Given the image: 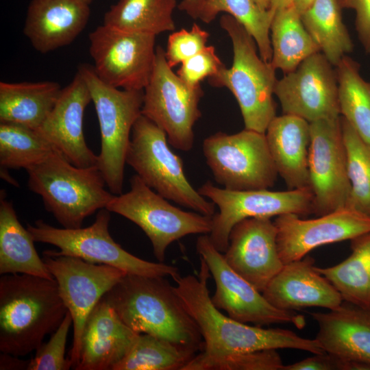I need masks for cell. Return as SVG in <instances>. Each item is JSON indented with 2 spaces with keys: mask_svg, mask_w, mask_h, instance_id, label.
I'll return each instance as SVG.
<instances>
[{
  "mask_svg": "<svg viewBox=\"0 0 370 370\" xmlns=\"http://www.w3.org/2000/svg\"><path fill=\"white\" fill-rule=\"evenodd\" d=\"M197 277L173 280L174 288L184 308L196 322L204 340L205 356H222L263 349H295L314 354L325 353L319 342L305 338L288 330L251 326L225 316L213 304L208 288L210 273L200 258Z\"/></svg>",
  "mask_w": 370,
  "mask_h": 370,
  "instance_id": "6da1fadb",
  "label": "cell"
},
{
  "mask_svg": "<svg viewBox=\"0 0 370 370\" xmlns=\"http://www.w3.org/2000/svg\"><path fill=\"white\" fill-rule=\"evenodd\" d=\"M340 114L370 146V82L360 73V64L347 55L335 66Z\"/></svg>",
  "mask_w": 370,
  "mask_h": 370,
  "instance_id": "4dcf8cb0",
  "label": "cell"
},
{
  "mask_svg": "<svg viewBox=\"0 0 370 370\" xmlns=\"http://www.w3.org/2000/svg\"><path fill=\"white\" fill-rule=\"evenodd\" d=\"M53 149L36 130L12 123H0L1 169L27 171L45 159Z\"/></svg>",
  "mask_w": 370,
  "mask_h": 370,
  "instance_id": "e575fe53",
  "label": "cell"
},
{
  "mask_svg": "<svg viewBox=\"0 0 370 370\" xmlns=\"http://www.w3.org/2000/svg\"><path fill=\"white\" fill-rule=\"evenodd\" d=\"M72 317L66 312L63 321L51 334L47 343H42L29 360L27 370H68L72 368L69 358H65V349Z\"/></svg>",
  "mask_w": 370,
  "mask_h": 370,
  "instance_id": "74e56055",
  "label": "cell"
},
{
  "mask_svg": "<svg viewBox=\"0 0 370 370\" xmlns=\"http://www.w3.org/2000/svg\"><path fill=\"white\" fill-rule=\"evenodd\" d=\"M309 256L284 264L262 292L264 298L282 310L339 306L343 299L337 289L314 266Z\"/></svg>",
  "mask_w": 370,
  "mask_h": 370,
  "instance_id": "44dd1931",
  "label": "cell"
},
{
  "mask_svg": "<svg viewBox=\"0 0 370 370\" xmlns=\"http://www.w3.org/2000/svg\"><path fill=\"white\" fill-rule=\"evenodd\" d=\"M143 91L142 114L165 132L172 147L190 151L194 143L193 127L201 116V86L191 87L182 81L168 64L165 51L158 46L153 69Z\"/></svg>",
  "mask_w": 370,
  "mask_h": 370,
  "instance_id": "8fae6325",
  "label": "cell"
},
{
  "mask_svg": "<svg viewBox=\"0 0 370 370\" xmlns=\"http://www.w3.org/2000/svg\"><path fill=\"white\" fill-rule=\"evenodd\" d=\"M29 189L64 228L82 227L84 220L106 208L114 197L97 166L78 167L53 149L27 170Z\"/></svg>",
  "mask_w": 370,
  "mask_h": 370,
  "instance_id": "277c9868",
  "label": "cell"
},
{
  "mask_svg": "<svg viewBox=\"0 0 370 370\" xmlns=\"http://www.w3.org/2000/svg\"><path fill=\"white\" fill-rule=\"evenodd\" d=\"M177 75L191 87L200 86L206 77L215 75L225 66L213 46H206L201 51L182 62Z\"/></svg>",
  "mask_w": 370,
  "mask_h": 370,
  "instance_id": "ab89813d",
  "label": "cell"
},
{
  "mask_svg": "<svg viewBox=\"0 0 370 370\" xmlns=\"http://www.w3.org/2000/svg\"><path fill=\"white\" fill-rule=\"evenodd\" d=\"M110 212L106 208L98 210L94 223L86 227L58 228L42 220L27 229L35 242L51 244L60 250H45L57 256H70L97 264L109 265L127 274L144 276H170L180 275L179 269L163 262H152L140 258L125 250L110 234L108 227Z\"/></svg>",
  "mask_w": 370,
  "mask_h": 370,
  "instance_id": "ba28073f",
  "label": "cell"
},
{
  "mask_svg": "<svg viewBox=\"0 0 370 370\" xmlns=\"http://www.w3.org/2000/svg\"><path fill=\"white\" fill-rule=\"evenodd\" d=\"M221 12L227 13L244 27L254 39L260 58L271 62L270 28L275 11L261 8L255 0H205L198 18L209 23Z\"/></svg>",
  "mask_w": 370,
  "mask_h": 370,
  "instance_id": "d6a6232c",
  "label": "cell"
},
{
  "mask_svg": "<svg viewBox=\"0 0 370 370\" xmlns=\"http://www.w3.org/2000/svg\"><path fill=\"white\" fill-rule=\"evenodd\" d=\"M277 349H263L222 356L196 354L182 370H283Z\"/></svg>",
  "mask_w": 370,
  "mask_h": 370,
  "instance_id": "8d00e7d4",
  "label": "cell"
},
{
  "mask_svg": "<svg viewBox=\"0 0 370 370\" xmlns=\"http://www.w3.org/2000/svg\"><path fill=\"white\" fill-rule=\"evenodd\" d=\"M89 5L85 0H32L23 33L41 53L65 47L86 27Z\"/></svg>",
  "mask_w": 370,
  "mask_h": 370,
  "instance_id": "603a6c76",
  "label": "cell"
},
{
  "mask_svg": "<svg viewBox=\"0 0 370 370\" xmlns=\"http://www.w3.org/2000/svg\"><path fill=\"white\" fill-rule=\"evenodd\" d=\"M196 249L214 280L216 288L211 299L219 310L238 321L258 326L273 323H293L297 328L304 325L303 316L276 308L261 292L236 273L207 234L198 237Z\"/></svg>",
  "mask_w": 370,
  "mask_h": 370,
  "instance_id": "9a60e30c",
  "label": "cell"
},
{
  "mask_svg": "<svg viewBox=\"0 0 370 370\" xmlns=\"http://www.w3.org/2000/svg\"><path fill=\"white\" fill-rule=\"evenodd\" d=\"M138 334L101 298L86 321L79 358L74 369L112 370L128 353Z\"/></svg>",
  "mask_w": 370,
  "mask_h": 370,
  "instance_id": "7402d4cb",
  "label": "cell"
},
{
  "mask_svg": "<svg viewBox=\"0 0 370 370\" xmlns=\"http://www.w3.org/2000/svg\"><path fill=\"white\" fill-rule=\"evenodd\" d=\"M196 354L169 341L139 334L128 353L112 370H182Z\"/></svg>",
  "mask_w": 370,
  "mask_h": 370,
  "instance_id": "836d02e7",
  "label": "cell"
},
{
  "mask_svg": "<svg viewBox=\"0 0 370 370\" xmlns=\"http://www.w3.org/2000/svg\"><path fill=\"white\" fill-rule=\"evenodd\" d=\"M342 8L355 12V28L365 51L370 54V0H338Z\"/></svg>",
  "mask_w": 370,
  "mask_h": 370,
  "instance_id": "b9f144b4",
  "label": "cell"
},
{
  "mask_svg": "<svg viewBox=\"0 0 370 370\" xmlns=\"http://www.w3.org/2000/svg\"><path fill=\"white\" fill-rule=\"evenodd\" d=\"M88 4H90L92 0H85Z\"/></svg>",
  "mask_w": 370,
  "mask_h": 370,
  "instance_id": "c3c4849f",
  "label": "cell"
},
{
  "mask_svg": "<svg viewBox=\"0 0 370 370\" xmlns=\"http://www.w3.org/2000/svg\"><path fill=\"white\" fill-rule=\"evenodd\" d=\"M314 1V0H293V4L301 14L311 5Z\"/></svg>",
  "mask_w": 370,
  "mask_h": 370,
  "instance_id": "f6af8a7d",
  "label": "cell"
},
{
  "mask_svg": "<svg viewBox=\"0 0 370 370\" xmlns=\"http://www.w3.org/2000/svg\"><path fill=\"white\" fill-rule=\"evenodd\" d=\"M42 254V258L56 280L60 297L72 317L73 337L69 358L74 369L79 358L82 332L88 315L102 297L127 273L77 257L53 255L46 251Z\"/></svg>",
  "mask_w": 370,
  "mask_h": 370,
  "instance_id": "5bb4252c",
  "label": "cell"
},
{
  "mask_svg": "<svg viewBox=\"0 0 370 370\" xmlns=\"http://www.w3.org/2000/svg\"><path fill=\"white\" fill-rule=\"evenodd\" d=\"M315 339L327 353L370 365V309L343 301L328 312H312Z\"/></svg>",
  "mask_w": 370,
  "mask_h": 370,
  "instance_id": "cb8c5ba5",
  "label": "cell"
},
{
  "mask_svg": "<svg viewBox=\"0 0 370 370\" xmlns=\"http://www.w3.org/2000/svg\"><path fill=\"white\" fill-rule=\"evenodd\" d=\"M270 34L271 63L284 74L296 69L309 56L321 52L304 27L294 4L275 10Z\"/></svg>",
  "mask_w": 370,
  "mask_h": 370,
  "instance_id": "83f0119b",
  "label": "cell"
},
{
  "mask_svg": "<svg viewBox=\"0 0 370 370\" xmlns=\"http://www.w3.org/2000/svg\"><path fill=\"white\" fill-rule=\"evenodd\" d=\"M309 187L312 213L318 216L346 206L350 184L341 116L310 123Z\"/></svg>",
  "mask_w": 370,
  "mask_h": 370,
  "instance_id": "2e32d148",
  "label": "cell"
},
{
  "mask_svg": "<svg viewBox=\"0 0 370 370\" xmlns=\"http://www.w3.org/2000/svg\"><path fill=\"white\" fill-rule=\"evenodd\" d=\"M55 82H0V123L37 130L54 107L61 92Z\"/></svg>",
  "mask_w": 370,
  "mask_h": 370,
  "instance_id": "4316f807",
  "label": "cell"
},
{
  "mask_svg": "<svg viewBox=\"0 0 370 370\" xmlns=\"http://www.w3.org/2000/svg\"><path fill=\"white\" fill-rule=\"evenodd\" d=\"M165 132L141 114L134 124L126 163L149 187L168 200L212 217L215 204L188 182L182 160L169 147Z\"/></svg>",
  "mask_w": 370,
  "mask_h": 370,
  "instance_id": "52a82bcc",
  "label": "cell"
},
{
  "mask_svg": "<svg viewBox=\"0 0 370 370\" xmlns=\"http://www.w3.org/2000/svg\"><path fill=\"white\" fill-rule=\"evenodd\" d=\"M77 71L88 87L99 121L101 150L97 166L109 190L121 195L132 130L142 114L144 91L110 86L97 77L92 65L80 64Z\"/></svg>",
  "mask_w": 370,
  "mask_h": 370,
  "instance_id": "8992f818",
  "label": "cell"
},
{
  "mask_svg": "<svg viewBox=\"0 0 370 370\" xmlns=\"http://www.w3.org/2000/svg\"><path fill=\"white\" fill-rule=\"evenodd\" d=\"M273 222L284 264L303 258L320 246L370 233V215L346 206L316 219H303L289 213L278 216Z\"/></svg>",
  "mask_w": 370,
  "mask_h": 370,
  "instance_id": "ac0fdd59",
  "label": "cell"
},
{
  "mask_svg": "<svg viewBox=\"0 0 370 370\" xmlns=\"http://www.w3.org/2000/svg\"><path fill=\"white\" fill-rule=\"evenodd\" d=\"M176 4V0H119L106 12L103 24L156 36L175 29Z\"/></svg>",
  "mask_w": 370,
  "mask_h": 370,
  "instance_id": "1f68e13d",
  "label": "cell"
},
{
  "mask_svg": "<svg viewBox=\"0 0 370 370\" xmlns=\"http://www.w3.org/2000/svg\"><path fill=\"white\" fill-rule=\"evenodd\" d=\"M338 0H314L301 14V21L321 52L334 66L354 49Z\"/></svg>",
  "mask_w": 370,
  "mask_h": 370,
  "instance_id": "f546056e",
  "label": "cell"
},
{
  "mask_svg": "<svg viewBox=\"0 0 370 370\" xmlns=\"http://www.w3.org/2000/svg\"><path fill=\"white\" fill-rule=\"evenodd\" d=\"M68 310L55 279L27 274L0 278V350L24 356L61 324Z\"/></svg>",
  "mask_w": 370,
  "mask_h": 370,
  "instance_id": "3957f363",
  "label": "cell"
},
{
  "mask_svg": "<svg viewBox=\"0 0 370 370\" xmlns=\"http://www.w3.org/2000/svg\"><path fill=\"white\" fill-rule=\"evenodd\" d=\"M205 0H182L178 5L180 10L184 11L194 19L199 18V12Z\"/></svg>",
  "mask_w": 370,
  "mask_h": 370,
  "instance_id": "ee69618b",
  "label": "cell"
},
{
  "mask_svg": "<svg viewBox=\"0 0 370 370\" xmlns=\"http://www.w3.org/2000/svg\"><path fill=\"white\" fill-rule=\"evenodd\" d=\"M34 240L19 222L13 204L0 195V274H27L53 280L42 258L38 256Z\"/></svg>",
  "mask_w": 370,
  "mask_h": 370,
  "instance_id": "484cf974",
  "label": "cell"
},
{
  "mask_svg": "<svg viewBox=\"0 0 370 370\" xmlns=\"http://www.w3.org/2000/svg\"><path fill=\"white\" fill-rule=\"evenodd\" d=\"M220 25L231 38L233 62L230 69L225 66L208 82L212 86L226 87L232 92L245 129L265 134L276 116L273 99L276 69L258 56L254 39L232 16L223 15Z\"/></svg>",
  "mask_w": 370,
  "mask_h": 370,
  "instance_id": "5b68a950",
  "label": "cell"
},
{
  "mask_svg": "<svg viewBox=\"0 0 370 370\" xmlns=\"http://www.w3.org/2000/svg\"><path fill=\"white\" fill-rule=\"evenodd\" d=\"M334 66L318 52L278 79L274 95L283 114L301 117L309 123L339 118L338 79Z\"/></svg>",
  "mask_w": 370,
  "mask_h": 370,
  "instance_id": "e0dca14e",
  "label": "cell"
},
{
  "mask_svg": "<svg viewBox=\"0 0 370 370\" xmlns=\"http://www.w3.org/2000/svg\"><path fill=\"white\" fill-rule=\"evenodd\" d=\"M223 255L236 273L261 293L284 266L278 250L277 229L271 218L252 217L237 223Z\"/></svg>",
  "mask_w": 370,
  "mask_h": 370,
  "instance_id": "d6986e66",
  "label": "cell"
},
{
  "mask_svg": "<svg viewBox=\"0 0 370 370\" xmlns=\"http://www.w3.org/2000/svg\"><path fill=\"white\" fill-rule=\"evenodd\" d=\"M265 136L277 172L288 189L309 187L310 123L293 114L275 116Z\"/></svg>",
  "mask_w": 370,
  "mask_h": 370,
  "instance_id": "d4e9b609",
  "label": "cell"
},
{
  "mask_svg": "<svg viewBox=\"0 0 370 370\" xmlns=\"http://www.w3.org/2000/svg\"><path fill=\"white\" fill-rule=\"evenodd\" d=\"M209 34L194 23L191 29H182L171 34L167 40L165 57L173 68L195 56L206 47Z\"/></svg>",
  "mask_w": 370,
  "mask_h": 370,
  "instance_id": "f35d334b",
  "label": "cell"
},
{
  "mask_svg": "<svg viewBox=\"0 0 370 370\" xmlns=\"http://www.w3.org/2000/svg\"><path fill=\"white\" fill-rule=\"evenodd\" d=\"M293 4V0H271V9L275 11Z\"/></svg>",
  "mask_w": 370,
  "mask_h": 370,
  "instance_id": "bcb514c9",
  "label": "cell"
},
{
  "mask_svg": "<svg viewBox=\"0 0 370 370\" xmlns=\"http://www.w3.org/2000/svg\"><path fill=\"white\" fill-rule=\"evenodd\" d=\"M29 362V360H23L19 356L3 353L0 357V369H27Z\"/></svg>",
  "mask_w": 370,
  "mask_h": 370,
  "instance_id": "7bdbcfd3",
  "label": "cell"
},
{
  "mask_svg": "<svg viewBox=\"0 0 370 370\" xmlns=\"http://www.w3.org/2000/svg\"><path fill=\"white\" fill-rule=\"evenodd\" d=\"M258 5L264 10L271 9V0H255Z\"/></svg>",
  "mask_w": 370,
  "mask_h": 370,
  "instance_id": "7dc6e473",
  "label": "cell"
},
{
  "mask_svg": "<svg viewBox=\"0 0 370 370\" xmlns=\"http://www.w3.org/2000/svg\"><path fill=\"white\" fill-rule=\"evenodd\" d=\"M203 153L217 182L230 190L269 189L278 175L265 134L244 129L204 139Z\"/></svg>",
  "mask_w": 370,
  "mask_h": 370,
  "instance_id": "30bf717a",
  "label": "cell"
},
{
  "mask_svg": "<svg viewBox=\"0 0 370 370\" xmlns=\"http://www.w3.org/2000/svg\"><path fill=\"white\" fill-rule=\"evenodd\" d=\"M351 254L340 263L317 267L340 293L343 301L370 309V233L350 240Z\"/></svg>",
  "mask_w": 370,
  "mask_h": 370,
  "instance_id": "f1b7e54d",
  "label": "cell"
},
{
  "mask_svg": "<svg viewBox=\"0 0 370 370\" xmlns=\"http://www.w3.org/2000/svg\"><path fill=\"white\" fill-rule=\"evenodd\" d=\"M219 208L212 217L210 239L214 247L224 253L229 245L232 227L252 217H278L285 214L306 216L312 213L313 195L310 187L273 191L269 189L230 190L206 182L197 190Z\"/></svg>",
  "mask_w": 370,
  "mask_h": 370,
  "instance_id": "7c38bea8",
  "label": "cell"
},
{
  "mask_svg": "<svg viewBox=\"0 0 370 370\" xmlns=\"http://www.w3.org/2000/svg\"><path fill=\"white\" fill-rule=\"evenodd\" d=\"M130 187L125 193L114 195L106 208L140 227L159 262H164L166 250L173 242L189 234L210 232L212 217L173 206L137 175L131 177Z\"/></svg>",
  "mask_w": 370,
  "mask_h": 370,
  "instance_id": "9c48e42d",
  "label": "cell"
},
{
  "mask_svg": "<svg viewBox=\"0 0 370 370\" xmlns=\"http://www.w3.org/2000/svg\"><path fill=\"white\" fill-rule=\"evenodd\" d=\"M156 36L106 24L98 26L88 36L97 77L114 88L144 90L154 66Z\"/></svg>",
  "mask_w": 370,
  "mask_h": 370,
  "instance_id": "4fadbf2b",
  "label": "cell"
},
{
  "mask_svg": "<svg viewBox=\"0 0 370 370\" xmlns=\"http://www.w3.org/2000/svg\"><path fill=\"white\" fill-rule=\"evenodd\" d=\"M350 192L346 207L370 215V146L341 116Z\"/></svg>",
  "mask_w": 370,
  "mask_h": 370,
  "instance_id": "d590c367",
  "label": "cell"
},
{
  "mask_svg": "<svg viewBox=\"0 0 370 370\" xmlns=\"http://www.w3.org/2000/svg\"><path fill=\"white\" fill-rule=\"evenodd\" d=\"M138 334H148L197 354L204 349L198 325L164 277L125 274L103 297Z\"/></svg>",
  "mask_w": 370,
  "mask_h": 370,
  "instance_id": "7a4b0ae2",
  "label": "cell"
},
{
  "mask_svg": "<svg viewBox=\"0 0 370 370\" xmlns=\"http://www.w3.org/2000/svg\"><path fill=\"white\" fill-rule=\"evenodd\" d=\"M283 370H370V365L325 352L284 365Z\"/></svg>",
  "mask_w": 370,
  "mask_h": 370,
  "instance_id": "60d3db41",
  "label": "cell"
},
{
  "mask_svg": "<svg viewBox=\"0 0 370 370\" xmlns=\"http://www.w3.org/2000/svg\"><path fill=\"white\" fill-rule=\"evenodd\" d=\"M92 101L88 87L79 72L62 89L52 110L36 130L71 163L78 167L97 166L98 156L88 147L83 119Z\"/></svg>",
  "mask_w": 370,
  "mask_h": 370,
  "instance_id": "ffe728a7",
  "label": "cell"
}]
</instances>
